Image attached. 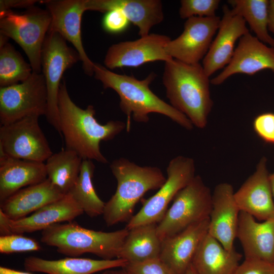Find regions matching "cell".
Instances as JSON below:
<instances>
[{"label":"cell","mask_w":274,"mask_h":274,"mask_svg":"<svg viewBox=\"0 0 274 274\" xmlns=\"http://www.w3.org/2000/svg\"><path fill=\"white\" fill-rule=\"evenodd\" d=\"M266 158L263 157L256 171L234 193L241 211L259 221L274 219V199L266 168Z\"/></svg>","instance_id":"cell-15"},{"label":"cell","mask_w":274,"mask_h":274,"mask_svg":"<svg viewBox=\"0 0 274 274\" xmlns=\"http://www.w3.org/2000/svg\"><path fill=\"white\" fill-rule=\"evenodd\" d=\"M41 249L38 242L23 234L13 233L0 236V253L2 254L34 252Z\"/></svg>","instance_id":"cell-32"},{"label":"cell","mask_w":274,"mask_h":274,"mask_svg":"<svg viewBox=\"0 0 274 274\" xmlns=\"http://www.w3.org/2000/svg\"><path fill=\"white\" fill-rule=\"evenodd\" d=\"M38 116H30L1 125L0 146L10 156L44 162L53 154L39 123Z\"/></svg>","instance_id":"cell-11"},{"label":"cell","mask_w":274,"mask_h":274,"mask_svg":"<svg viewBox=\"0 0 274 274\" xmlns=\"http://www.w3.org/2000/svg\"><path fill=\"white\" fill-rule=\"evenodd\" d=\"M220 2L219 0H182L179 15L182 19L214 17Z\"/></svg>","instance_id":"cell-33"},{"label":"cell","mask_w":274,"mask_h":274,"mask_svg":"<svg viewBox=\"0 0 274 274\" xmlns=\"http://www.w3.org/2000/svg\"><path fill=\"white\" fill-rule=\"evenodd\" d=\"M185 274H197L192 264L190 266Z\"/></svg>","instance_id":"cell-44"},{"label":"cell","mask_w":274,"mask_h":274,"mask_svg":"<svg viewBox=\"0 0 274 274\" xmlns=\"http://www.w3.org/2000/svg\"><path fill=\"white\" fill-rule=\"evenodd\" d=\"M82 158L76 152L65 149L53 153L46 161L47 178L64 194L76 182Z\"/></svg>","instance_id":"cell-28"},{"label":"cell","mask_w":274,"mask_h":274,"mask_svg":"<svg viewBox=\"0 0 274 274\" xmlns=\"http://www.w3.org/2000/svg\"><path fill=\"white\" fill-rule=\"evenodd\" d=\"M236 238L245 259H256L274 264V219L258 222L241 211Z\"/></svg>","instance_id":"cell-20"},{"label":"cell","mask_w":274,"mask_h":274,"mask_svg":"<svg viewBox=\"0 0 274 274\" xmlns=\"http://www.w3.org/2000/svg\"><path fill=\"white\" fill-rule=\"evenodd\" d=\"M101 274H129L124 268L116 270H106Z\"/></svg>","instance_id":"cell-42"},{"label":"cell","mask_w":274,"mask_h":274,"mask_svg":"<svg viewBox=\"0 0 274 274\" xmlns=\"http://www.w3.org/2000/svg\"><path fill=\"white\" fill-rule=\"evenodd\" d=\"M93 75L105 89H112L118 94L120 109L127 117V132L130 129L131 115L135 122L146 123L149 120V114L152 113L166 116L187 129L193 128V124L184 114L160 98L150 89V85L156 76L154 73L143 80H139L133 76L115 73L95 63Z\"/></svg>","instance_id":"cell-2"},{"label":"cell","mask_w":274,"mask_h":274,"mask_svg":"<svg viewBox=\"0 0 274 274\" xmlns=\"http://www.w3.org/2000/svg\"><path fill=\"white\" fill-rule=\"evenodd\" d=\"M129 22L124 13L116 9L106 13L103 18L102 24L106 31L116 33L124 30Z\"/></svg>","instance_id":"cell-36"},{"label":"cell","mask_w":274,"mask_h":274,"mask_svg":"<svg viewBox=\"0 0 274 274\" xmlns=\"http://www.w3.org/2000/svg\"><path fill=\"white\" fill-rule=\"evenodd\" d=\"M242 258V254L234 248L227 250L208 233L201 242L191 264L197 274H234Z\"/></svg>","instance_id":"cell-26"},{"label":"cell","mask_w":274,"mask_h":274,"mask_svg":"<svg viewBox=\"0 0 274 274\" xmlns=\"http://www.w3.org/2000/svg\"><path fill=\"white\" fill-rule=\"evenodd\" d=\"M265 69L274 73V47L267 46L249 32L240 38L229 63L210 82L218 85L234 74L252 76Z\"/></svg>","instance_id":"cell-17"},{"label":"cell","mask_w":274,"mask_h":274,"mask_svg":"<svg viewBox=\"0 0 274 274\" xmlns=\"http://www.w3.org/2000/svg\"><path fill=\"white\" fill-rule=\"evenodd\" d=\"M209 218L162 241L159 258L175 274H185L204 236Z\"/></svg>","instance_id":"cell-19"},{"label":"cell","mask_w":274,"mask_h":274,"mask_svg":"<svg viewBox=\"0 0 274 274\" xmlns=\"http://www.w3.org/2000/svg\"><path fill=\"white\" fill-rule=\"evenodd\" d=\"M194 161L191 158L178 156L172 159L167 167L166 180L156 193L144 200L143 207L127 222L126 228L149 224H158L163 218L169 203L177 193L195 176Z\"/></svg>","instance_id":"cell-9"},{"label":"cell","mask_w":274,"mask_h":274,"mask_svg":"<svg viewBox=\"0 0 274 274\" xmlns=\"http://www.w3.org/2000/svg\"><path fill=\"white\" fill-rule=\"evenodd\" d=\"M268 28L269 31L274 33V0L269 1Z\"/></svg>","instance_id":"cell-40"},{"label":"cell","mask_w":274,"mask_h":274,"mask_svg":"<svg viewBox=\"0 0 274 274\" xmlns=\"http://www.w3.org/2000/svg\"><path fill=\"white\" fill-rule=\"evenodd\" d=\"M84 211L68 193L24 218L10 219L11 234H23L43 230L57 223L73 221Z\"/></svg>","instance_id":"cell-22"},{"label":"cell","mask_w":274,"mask_h":274,"mask_svg":"<svg viewBox=\"0 0 274 274\" xmlns=\"http://www.w3.org/2000/svg\"><path fill=\"white\" fill-rule=\"evenodd\" d=\"M157 225L149 224L129 230L118 258L134 263L159 258L162 241L158 235Z\"/></svg>","instance_id":"cell-27"},{"label":"cell","mask_w":274,"mask_h":274,"mask_svg":"<svg viewBox=\"0 0 274 274\" xmlns=\"http://www.w3.org/2000/svg\"><path fill=\"white\" fill-rule=\"evenodd\" d=\"M9 218L0 210V234L1 236L11 234L10 230Z\"/></svg>","instance_id":"cell-39"},{"label":"cell","mask_w":274,"mask_h":274,"mask_svg":"<svg viewBox=\"0 0 274 274\" xmlns=\"http://www.w3.org/2000/svg\"><path fill=\"white\" fill-rule=\"evenodd\" d=\"M33 72L30 63L8 42L0 45V87L16 84L27 80Z\"/></svg>","instance_id":"cell-31"},{"label":"cell","mask_w":274,"mask_h":274,"mask_svg":"<svg viewBox=\"0 0 274 274\" xmlns=\"http://www.w3.org/2000/svg\"><path fill=\"white\" fill-rule=\"evenodd\" d=\"M37 0H1L0 12L12 10V8H25L26 9L35 6L39 2Z\"/></svg>","instance_id":"cell-38"},{"label":"cell","mask_w":274,"mask_h":274,"mask_svg":"<svg viewBox=\"0 0 274 274\" xmlns=\"http://www.w3.org/2000/svg\"><path fill=\"white\" fill-rule=\"evenodd\" d=\"M126 260L116 258L96 260L86 258L67 257L57 260L45 259L30 256L25 259L24 266L26 271L46 274H93L109 269L123 268Z\"/></svg>","instance_id":"cell-25"},{"label":"cell","mask_w":274,"mask_h":274,"mask_svg":"<svg viewBox=\"0 0 274 274\" xmlns=\"http://www.w3.org/2000/svg\"><path fill=\"white\" fill-rule=\"evenodd\" d=\"M128 232L126 227L112 232L96 231L71 221L55 224L42 230L41 241L67 257L91 253L111 260L118 258Z\"/></svg>","instance_id":"cell-5"},{"label":"cell","mask_w":274,"mask_h":274,"mask_svg":"<svg viewBox=\"0 0 274 274\" xmlns=\"http://www.w3.org/2000/svg\"><path fill=\"white\" fill-rule=\"evenodd\" d=\"M79 61L80 55L58 33L48 31L41 54L42 73L46 83L47 103L45 114L48 122L61 135L58 107L63 74Z\"/></svg>","instance_id":"cell-8"},{"label":"cell","mask_w":274,"mask_h":274,"mask_svg":"<svg viewBox=\"0 0 274 274\" xmlns=\"http://www.w3.org/2000/svg\"><path fill=\"white\" fill-rule=\"evenodd\" d=\"M269 182L270 185V187L274 199V172L272 174H269Z\"/></svg>","instance_id":"cell-43"},{"label":"cell","mask_w":274,"mask_h":274,"mask_svg":"<svg viewBox=\"0 0 274 274\" xmlns=\"http://www.w3.org/2000/svg\"><path fill=\"white\" fill-rule=\"evenodd\" d=\"M234 274H274V264L256 259H245Z\"/></svg>","instance_id":"cell-37"},{"label":"cell","mask_w":274,"mask_h":274,"mask_svg":"<svg viewBox=\"0 0 274 274\" xmlns=\"http://www.w3.org/2000/svg\"><path fill=\"white\" fill-rule=\"evenodd\" d=\"M223 12L218 33L202 61V66L209 77L229 63L236 41L249 32L246 22L241 16L226 6L223 7Z\"/></svg>","instance_id":"cell-18"},{"label":"cell","mask_w":274,"mask_h":274,"mask_svg":"<svg viewBox=\"0 0 274 274\" xmlns=\"http://www.w3.org/2000/svg\"><path fill=\"white\" fill-rule=\"evenodd\" d=\"M86 10L107 13L121 10L129 22L139 28L141 37L149 34L151 28L164 19L162 3L160 0H86Z\"/></svg>","instance_id":"cell-21"},{"label":"cell","mask_w":274,"mask_h":274,"mask_svg":"<svg viewBox=\"0 0 274 274\" xmlns=\"http://www.w3.org/2000/svg\"><path fill=\"white\" fill-rule=\"evenodd\" d=\"M65 195L47 178L41 183L22 188L8 197L1 202L0 210L11 219L18 220Z\"/></svg>","instance_id":"cell-23"},{"label":"cell","mask_w":274,"mask_h":274,"mask_svg":"<svg viewBox=\"0 0 274 274\" xmlns=\"http://www.w3.org/2000/svg\"><path fill=\"white\" fill-rule=\"evenodd\" d=\"M0 274H33L28 271H23L12 269L3 266H0Z\"/></svg>","instance_id":"cell-41"},{"label":"cell","mask_w":274,"mask_h":274,"mask_svg":"<svg viewBox=\"0 0 274 274\" xmlns=\"http://www.w3.org/2000/svg\"><path fill=\"white\" fill-rule=\"evenodd\" d=\"M253 125L260 138L274 145V113L267 112L258 115L255 118Z\"/></svg>","instance_id":"cell-35"},{"label":"cell","mask_w":274,"mask_h":274,"mask_svg":"<svg viewBox=\"0 0 274 274\" xmlns=\"http://www.w3.org/2000/svg\"><path fill=\"white\" fill-rule=\"evenodd\" d=\"M220 20L216 16L191 17L187 19L183 32L166 45V54L172 58L185 63H199L210 47Z\"/></svg>","instance_id":"cell-12"},{"label":"cell","mask_w":274,"mask_h":274,"mask_svg":"<svg viewBox=\"0 0 274 274\" xmlns=\"http://www.w3.org/2000/svg\"><path fill=\"white\" fill-rule=\"evenodd\" d=\"M123 268L129 274H175L159 258L140 262H128Z\"/></svg>","instance_id":"cell-34"},{"label":"cell","mask_w":274,"mask_h":274,"mask_svg":"<svg viewBox=\"0 0 274 274\" xmlns=\"http://www.w3.org/2000/svg\"><path fill=\"white\" fill-rule=\"evenodd\" d=\"M58 107L66 149L74 151L82 159L107 163L108 161L100 151V142L113 139L126 128V124L119 120L99 123L92 105L83 109L72 100L64 80L60 85Z\"/></svg>","instance_id":"cell-1"},{"label":"cell","mask_w":274,"mask_h":274,"mask_svg":"<svg viewBox=\"0 0 274 274\" xmlns=\"http://www.w3.org/2000/svg\"><path fill=\"white\" fill-rule=\"evenodd\" d=\"M209 78L200 63L165 62L162 82L170 105L199 128L206 126L213 105Z\"/></svg>","instance_id":"cell-3"},{"label":"cell","mask_w":274,"mask_h":274,"mask_svg":"<svg viewBox=\"0 0 274 274\" xmlns=\"http://www.w3.org/2000/svg\"><path fill=\"white\" fill-rule=\"evenodd\" d=\"M171 39L163 35L149 33L132 41H124L111 45L106 54L104 63L108 69L138 67L144 63L169 61L173 59L165 51Z\"/></svg>","instance_id":"cell-14"},{"label":"cell","mask_w":274,"mask_h":274,"mask_svg":"<svg viewBox=\"0 0 274 274\" xmlns=\"http://www.w3.org/2000/svg\"><path fill=\"white\" fill-rule=\"evenodd\" d=\"M232 11L247 21L256 37L262 43L274 47V39L268 33L267 0H231Z\"/></svg>","instance_id":"cell-30"},{"label":"cell","mask_w":274,"mask_h":274,"mask_svg":"<svg viewBox=\"0 0 274 274\" xmlns=\"http://www.w3.org/2000/svg\"><path fill=\"white\" fill-rule=\"evenodd\" d=\"M51 22L49 12L35 5L22 13L12 10L0 12V34L21 47L33 72L42 73V50Z\"/></svg>","instance_id":"cell-6"},{"label":"cell","mask_w":274,"mask_h":274,"mask_svg":"<svg viewBox=\"0 0 274 274\" xmlns=\"http://www.w3.org/2000/svg\"><path fill=\"white\" fill-rule=\"evenodd\" d=\"M47 103L44 77L33 72L23 82L0 88L1 125L30 116H45Z\"/></svg>","instance_id":"cell-10"},{"label":"cell","mask_w":274,"mask_h":274,"mask_svg":"<svg viewBox=\"0 0 274 274\" xmlns=\"http://www.w3.org/2000/svg\"><path fill=\"white\" fill-rule=\"evenodd\" d=\"M39 3L46 6L51 15L48 31L57 32L70 42L80 55L85 74L93 76L95 63L88 56L81 36L82 17L87 11L86 0H43Z\"/></svg>","instance_id":"cell-13"},{"label":"cell","mask_w":274,"mask_h":274,"mask_svg":"<svg viewBox=\"0 0 274 274\" xmlns=\"http://www.w3.org/2000/svg\"><path fill=\"white\" fill-rule=\"evenodd\" d=\"M47 178L45 163L12 157L0 158V202L25 187Z\"/></svg>","instance_id":"cell-24"},{"label":"cell","mask_w":274,"mask_h":274,"mask_svg":"<svg viewBox=\"0 0 274 274\" xmlns=\"http://www.w3.org/2000/svg\"><path fill=\"white\" fill-rule=\"evenodd\" d=\"M95 168L92 160L83 159L77 180L68 193L90 217L102 215L105 206V202L98 197L93 186Z\"/></svg>","instance_id":"cell-29"},{"label":"cell","mask_w":274,"mask_h":274,"mask_svg":"<svg viewBox=\"0 0 274 274\" xmlns=\"http://www.w3.org/2000/svg\"><path fill=\"white\" fill-rule=\"evenodd\" d=\"M117 182L115 193L105 202L103 218L108 226L128 222L135 204L148 191L159 189L166 178L158 167L139 166L120 158L110 165Z\"/></svg>","instance_id":"cell-4"},{"label":"cell","mask_w":274,"mask_h":274,"mask_svg":"<svg viewBox=\"0 0 274 274\" xmlns=\"http://www.w3.org/2000/svg\"><path fill=\"white\" fill-rule=\"evenodd\" d=\"M232 186L217 185L212 193L208 234L227 250H232L236 238L240 210L235 201Z\"/></svg>","instance_id":"cell-16"},{"label":"cell","mask_w":274,"mask_h":274,"mask_svg":"<svg viewBox=\"0 0 274 274\" xmlns=\"http://www.w3.org/2000/svg\"><path fill=\"white\" fill-rule=\"evenodd\" d=\"M212 194L198 175L181 189L163 218L157 225L161 241L209 218Z\"/></svg>","instance_id":"cell-7"}]
</instances>
